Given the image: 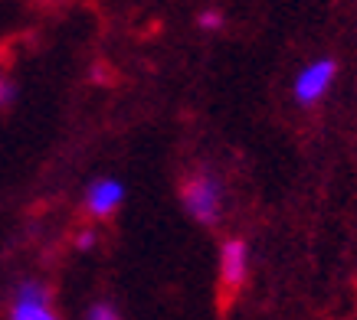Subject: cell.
Listing matches in <instances>:
<instances>
[{"label":"cell","instance_id":"9c48e42d","mask_svg":"<svg viewBox=\"0 0 357 320\" xmlns=\"http://www.w3.org/2000/svg\"><path fill=\"white\" fill-rule=\"evenodd\" d=\"M92 246H96V232H92V229H86V232L76 235V248H79V252H89Z\"/></svg>","mask_w":357,"mask_h":320},{"label":"cell","instance_id":"3957f363","mask_svg":"<svg viewBox=\"0 0 357 320\" xmlns=\"http://www.w3.org/2000/svg\"><path fill=\"white\" fill-rule=\"evenodd\" d=\"M10 317L13 320H53L56 310H53L50 288L40 285V281H23L20 288H17V298H13Z\"/></svg>","mask_w":357,"mask_h":320},{"label":"cell","instance_id":"7a4b0ae2","mask_svg":"<svg viewBox=\"0 0 357 320\" xmlns=\"http://www.w3.org/2000/svg\"><path fill=\"white\" fill-rule=\"evenodd\" d=\"M337 79V63L335 59H314L295 75V86H292V95L298 105H314L328 95V88L335 86Z\"/></svg>","mask_w":357,"mask_h":320},{"label":"cell","instance_id":"52a82bcc","mask_svg":"<svg viewBox=\"0 0 357 320\" xmlns=\"http://www.w3.org/2000/svg\"><path fill=\"white\" fill-rule=\"evenodd\" d=\"M89 317L92 320H115L119 317V310H115V304H109V301H98V304H92Z\"/></svg>","mask_w":357,"mask_h":320},{"label":"cell","instance_id":"277c9868","mask_svg":"<svg viewBox=\"0 0 357 320\" xmlns=\"http://www.w3.org/2000/svg\"><path fill=\"white\" fill-rule=\"evenodd\" d=\"M249 275V246L243 239H227L220 248V285L236 294Z\"/></svg>","mask_w":357,"mask_h":320},{"label":"cell","instance_id":"5b68a950","mask_svg":"<svg viewBox=\"0 0 357 320\" xmlns=\"http://www.w3.org/2000/svg\"><path fill=\"white\" fill-rule=\"evenodd\" d=\"M121 200H125V186L119 180H96L86 193V209L98 219H105L119 209Z\"/></svg>","mask_w":357,"mask_h":320},{"label":"cell","instance_id":"6da1fadb","mask_svg":"<svg viewBox=\"0 0 357 320\" xmlns=\"http://www.w3.org/2000/svg\"><path fill=\"white\" fill-rule=\"evenodd\" d=\"M181 200H184V209L194 216L200 225H217L220 223V213H223V186H220L217 177H210V173H194V177L184 183Z\"/></svg>","mask_w":357,"mask_h":320},{"label":"cell","instance_id":"ba28073f","mask_svg":"<svg viewBox=\"0 0 357 320\" xmlns=\"http://www.w3.org/2000/svg\"><path fill=\"white\" fill-rule=\"evenodd\" d=\"M13 98H17V86H13L10 79H3V75H0V108H7Z\"/></svg>","mask_w":357,"mask_h":320},{"label":"cell","instance_id":"8992f818","mask_svg":"<svg viewBox=\"0 0 357 320\" xmlns=\"http://www.w3.org/2000/svg\"><path fill=\"white\" fill-rule=\"evenodd\" d=\"M197 26L206 33H213V30H223V13L220 10H204L200 17H197Z\"/></svg>","mask_w":357,"mask_h":320}]
</instances>
